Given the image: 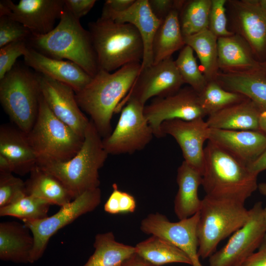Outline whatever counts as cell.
I'll list each match as a JSON object with an SVG mask.
<instances>
[{
    "mask_svg": "<svg viewBox=\"0 0 266 266\" xmlns=\"http://www.w3.org/2000/svg\"><path fill=\"white\" fill-rule=\"evenodd\" d=\"M141 67V62H135L113 73L99 69L84 89L75 93L78 105L90 115L101 137L111 133L112 115L132 88Z\"/></svg>",
    "mask_w": 266,
    "mask_h": 266,
    "instance_id": "6da1fadb",
    "label": "cell"
},
{
    "mask_svg": "<svg viewBox=\"0 0 266 266\" xmlns=\"http://www.w3.org/2000/svg\"><path fill=\"white\" fill-rule=\"evenodd\" d=\"M27 43L47 57L75 63L92 77L100 69L89 31L65 5L57 26L45 34H32Z\"/></svg>",
    "mask_w": 266,
    "mask_h": 266,
    "instance_id": "7a4b0ae2",
    "label": "cell"
},
{
    "mask_svg": "<svg viewBox=\"0 0 266 266\" xmlns=\"http://www.w3.org/2000/svg\"><path fill=\"white\" fill-rule=\"evenodd\" d=\"M108 155L101 136L90 120L81 148L74 156L64 161L38 159L36 166L57 177L73 200L85 191L99 187V170Z\"/></svg>",
    "mask_w": 266,
    "mask_h": 266,
    "instance_id": "3957f363",
    "label": "cell"
},
{
    "mask_svg": "<svg viewBox=\"0 0 266 266\" xmlns=\"http://www.w3.org/2000/svg\"><path fill=\"white\" fill-rule=\"evenodd\" d=\"M258 175L216 144L204 147L202 183L205 196L244 203L258 189Z\"/></svg>",
    "mask_w": 266,
    "mask_h": 266,
    "instance_id": "277c9868",
    "label": "cell"
},
{
    "mask_svg": "<svg viewBox=\"0 0 266 266\" xmlns=\"http://www.w3.org/2000/svg\"><path fill=\"white\" fill-rule=\"evenodd\" d=\"M88 27L100 69L110 72L142 62L143 42L133 25L100 17L89 23Z\"/></svg>",
    "mask_w": 266,
    "mask_h": 266,
    "instance_id": "5b68a950",
    "label": "cell"
},
{
    "mask_svg": "<svg viewBox=\"0 0 266 266\" xmlns=\"http://www.w3.org/2000/svg\"><path fill=\"white\" fill-rule=\"evenodd\" d=\"M244 204L205 196L202 200L197 227L200 258H209L221 241L245 224L249 211Z\"/></svg>",
    "mask_w": 266,
    "mask_h": 266,
    "instance_id": "8992f818",
    "label": "cell"
},
{
    "mask_svg": "<svg viewBox=\"0 0 266 266\" xmlns=\"http://www.w3.org/2000/svg\"><path fill=\"white\" fill-rule=\"evenodd\" d=\"M41 91L37 73L14 66L0 79V101L17 128L28 134L36 119Z\"/></svg>",
    "mask_w": 266,
    "mask_h": 266,
    "instance_id": "52a82bcc",
    "label": "cell"
},
{
    "mask_svg": "<svg viewBox=\"0 0 266 266\" xmlns=\"http://www.w3.org/2000/svg\"><path fill=\"white\" fill-rule=\"evenodd\" d=\"M27 135L38 159L62 161L74 156L84 139L53 114L41 93L36 119Z\"/></svg>",
    "mask_w": 266,
    "mask_h": 266,
    "instance_id": "ba28073f",
    "label": "cell"
},
{
    "mask_svg": "<svg viewBox=\"0 0 266 266\" xmlns=\"http://www.w3.org/2000/svg\"><path fill=\"white\" fill-rule=\"evenodd\" d=\"M145 105L133 99L126 101L114 130L102 139L108 154H132L150 142L154 135L144 114Z\"/></svg>",
    "mask_w": 266,
    "mask_h": 266,
    "instance_id": "9c48e42d",
    "label": "cell"
},
{
    "mask_svg": "<svg viewBox=\"0 0 266 266\" xmlns=\"http://www.w3.org/2000/svg\"><path fill=\"white\" fill-rule=\"evenodd\" d=\"M101 199V193L99 187L89 190L61 206L57 213L51 216L24 222L34 239L30 263L35 262L42 256L53 235L79 217L94 210L100 203Z\"/></svg>",
    "mask_w": 266,
    "mask_h": 266,
    "instance_id": "30bf717a",
    "label": "cell"
},
{
    "mask_svg": "<svg viewBox=\"0 0 266 266\" xmlns=\"http://www.w3.org/2000/svg\"><path fill=\"white\" fill-rule=\"evenodd\" d=\"M229 30L241 37L249 45L255 58L266 61V12L258 0H227Z\"/></svg>",
    "mask_w": 266,
    "mask_h": 266,
    "instance_id": "8fae6325",
    "label": "cell"
},
{
    "mask_svg": "<svg viewBox=\"0 0 266 266\" xmlns=\"http://www.w3.org/2000/svg\"><path fill=\"white\" fill-rule=\"evenodd\" d=\"M262 202L255 203L245 224L235 232L226 244L209 257V266H233L256 251L266 233Z\"/></svg>",
    "mask_w": 266,
    "mask_h": 266,
    "instance_id": "7c38bea8",
    "label": "cell"
},
{
    "mask_svg": "<svg viewBox=\"0 0 266 266\" xmlns=\"http://www.w3.org/2000/svg\"><path fill=\"white\" fill-rule=\"evenodd\" d=\"M183 84L172 57L141 68L132 88L115 112L121 111L129 99H133L145 104L151 98L166 97L175 93Z\"/></svg>",
    "mask_w": 266,
    "mask_h": 266,
    "instance_id": "4fadbf2b",
    "label": "cell"
},
{
    "mask_svg": "<svg viewBox=\"0 0 266 266\" xmlns=\"http://www.w3.org/2000/svg\"><path fill=\"white\" fill-rule=\"evenodd\" d=\"M144 114L157 137H163L161 127L166 121H192L206 116L200 104L198 94L190 86L166 97L155 98L148 105H145Z\"/></svg>",
    "mask_w": 266,
    "mask_h": 266,
    "instance_id": "5bb4252c",
    "label": "cell"
},
{
    "mask_svg": "<svg viewBox=\"0 0 266 266\" xmlns=\"http://www.w3.org/2000/svg\"><path fill=\"white\" fill-rule=\"evenodd\" d=\"M199 212L176 222H170L166 216L151 213L140 223L144 233L160 237L183 251L190 259L192 266H203L198 255L197 227Z\"/></svg>",
    "mask_w": 266,
    "mask_h": 266,
    "instance_id": "9a60e30c",
    "label": "cell"
},
{
    "mask_svg": "<svg viewBox=\"0 0 266 266\" xmlns=\"http://www.w3.org/2000/svg\"><path fill=\"white\" fill-rule=\"evenodd\" d=\"M65 0H11L0 1V16H6L20 23L34 34L43 35L51 31L60 19Z\"/></svg>",
    "mask_w": 266,
    "mask_h": 266,
    "instance_id": "2e32d148",
    "label": "cell"
},
{
    "mask_svg": "<svg viewBox=\"0 0 266 266\" xmlns=\"http://www.w3.org/2000/svg\"><path fill=\"white\" fill-rule=\"evenodd\" d=\"M41 95L53 114L84 138L90 120L82 112L69 86L37 73Z\"/></svg>",
    "mask_w": 266,
    "mask_h": 266,
    "instance_id": "e0dca14e",
    "label": "cell"
},
{
    "mask_svg": "<svg viewBox=\"0 0 266 266\" xmlns=\"http://www.w3.org/2000/svg\"><path fill=\"white\" fill-rule=\"evenodd\" d=\"M163 137L172 136L179 145L185 161L202 174L205 140L209 138L210 128L203 118L192 121L167 120L161 127Z\"/></svg>",
    "mask_w": 266,
    "mask_h": 266,
    "instance_id": "ac0fdd59",
    "label": "cell"
},
{
    "mask_svg": "<svg viewBox=\"0 0 266 266\" xmlns=\"http://www.w3.org/2000/svg\"><path fill=\"white\" fill-rule=\"evenodd\" d=\"M208 140L247 166L266 149V135L260 131L210 128Z\"/></svg>",
    "mask_w": 266,
    "mask_h": 266,
    "instance_id": "d6986e66",
    "label": "cell"
},
{
    "mask_svg": "<svg viewBox=\"0 0 266 266\" xmlns=\"http://www.w3.org/2000/svg\"><path fill=\"white\" fill-rule=\"evenodd\" d=\"M24 59L25 64L37 73L69 86L75 93L84 89L93 78L75 63L47 57L29 46Z\"/></svg>",
    "mask_w": 266,
    "mask_h": 266,
    "instance_id": "ffe728a7",
    "label": "cell"
},
{
    "mask_svg": "<svg viewBox=\"0 0 266 266\" xmlns=\"http://www.w3.org/2000/svg\"><path fill=\"white\" fill-rule=\"evenodd\" d=\"M100 17L133 25L140 33L143 42L144 54L141 68L153 64V40L162 21L152 12L148 0H135L129 8L122 12L103 8Z\"/></svg>",
    "mask_w": 266,
    "mask_h": 266,
    "instance_id": "44dd1931",
    "label": "cell"
},
{
    "mask_svg": "<svg viewBox=\"0 0 266 266\" xmlns=\"http://www.w3.org/2000/svg\"><path fill=\"white\" fill-rule=\"evenodd\" d=\"M0 155L8 160L12 172L19 175L30 172L38 160L27 134L6 124L0 127Z\"/></svg>",
    "mask_w": 266,
    "mask_h": 266,
    "instance_id": "7402d4cb",
    "label": "cell"
},
{
    "mask_svg": "<svg viewBox=\"0 0 266 266\" xmlns=\"http://www.w3.org/2000/svg\"><path fill=\"white\" fill-rule=\"evenodd\" d=\"M219 71L241 72L262 68L248 43L236 34L218 38Z\"/></svg>",
    "mask_w": 266,
    "mask_h": 266,
    "instance_id": "603a6c76",
    "label": "cell"
},
{
    "mask_svg": "<svg viewBox=\"0 0 266 266\" xmlns=\"http://www.w3.org/2000/svg\"><path fill=\"white\" fill-rule=\"evenodd\" d=\"M262 109L247 98L208 116L210 128L234 131H260L259 118Z\"/></svg>",
    "mask_w": 266,
    "mask_h": 266,
    "instance_id": "cb8c5ba5",
    "label": "cell"
},
{
    "mask_svg": "<svg viewBox=\"0 0 266 266\" xmlns=\"http://www.w3.org/2000/svg\"><path fill=\"white\" fill-rule=\"evenodd\" d=\"M178 190L174 201V210L178 219L189 218L200 211L202 200L198 189L202 183L201 173L183 161L177 169Z\"/></svg>",
    "mask_w": 266,
    "mask_h": 266,
    "instance_id": "d4e9b609",
    "label": "cell"
},
{
    "mask_svg": "<svg viewBox=\"0 0 266 266\" xmlns=\"http://www.w3.org/2000/svg\"><path fill=\"white\" fill-rule=\"evenodd\" d=\"M24 225L18 222L0 224V259L16 263H30L34 245L33 234Z\"/></svg>",
    "mask_w": 266,
    "mask_h": 266,
    "instance_id": "484cf974",
    "label": "cell"
},
{
    "mask_svg": "<svg viewBox=\"0 0 266 266\" xmlns=\"http://www.w3.org/2000/svg\"><path fill=\"white\" fill-rule=\"evenodd\" d=\"M215 81L225 89L241 94L266 110V76L262 68L241 72L220 71Z\"/></svg>",
    "mask_w": 266,
    "mask_h": 266,
    "instance_id": "4316f807",
    "label": "cell"
},
{
    "mask_svg": "<svg viewBox=\"0 0 266 266\" xmlns=\"http://www.w3.org/2000/svg\"><path fill=\"white\" fill-rule=\"evenodd\" d=\"M177 8L173 9L161 22L152 43L153 64L171 57L185 45L178 17Z\"/></svg>",
    "mask_w": 266,
    "mask_h": 266,
    "instance_id": "83f0119b",
    "label": "cell"
},
{
    "mask_svg": "<svg viewBox=\"0 0 266 266\" xmlns=\"http://www.w3.org/2000/svg\"><path fill=\"white\" fill-rule=\"evenodd\" d=\"M30 173V176L25 182L27 195L61 207L73 200L66 188L53 175L37 166Z\"/></svg>",
    "mask_w": 266,
    "mask_h": 266,
    "instance_id": "f1b7e54d",
    "label": "cell"
},
{
    "mask_svg": "<svg viewBox=\"0 0 266 266\" xmlns=\"http://www.w3.org/2000/svg\"><path fill=\"white\" fill-rule=\"evenodd\" d=\"M95 251L83 266H120L135 254V246L119 242L112 232L95 236Z\"/></svg>",
    "mask_w": 266,
    "mask_h": 266,
    "instance_id": "f546056e",
    "label": "cell"
},
{
    "mask_svg": "<svg viewBox=\"0 0 266 266\" xmlns=\"http://www.w3.org/2000/svg\"><path fill=\"white\" fill-rule=\"evenodd\" d=\"M135 248L136 254L157 266L171 263L192 265L189 257L183 251L157 236L152 235L137 243Z\"/></svg>",
    "mask_w": 266,
    "mask_h": 266,
    "instance_id": "4dcf8cb0",
    "label": "cell"
},
{
    "mask_svg": "<svg viewBox=\"0 0 266 266\" xmlns=\"http://www.w3.org/2000/svg\"><path fill=\"white\" fill-rule=\"evenodd\" d=\"M185 45L197 54L201 71L208 81L215 80L219 71L218 64V37L208 29L184 37Z\"/></svg>",
    "mask_w": 266,
    "mask_h": 266,
    "instance_id": "1f68e13d",
    "label": "cell"
},
{
    "mask_svg": "<svg viewBox=\"0 0 266 266\" xmlns=\"http://www.w3.org/2000/svg\"><path fill=\"white\" fill-rule=\"evenodd\" d=\"M211 0H183L178 17L183 36L208 29Z\"/></svg>",
    "mask_w": 266,
    "mask_h": 266,
    "instance_id": "d6a6232c",
    "label": "cell"
},
{
    "mask_svg": "<svg viewBox=\"0 0 266 266\" xmlns=\"http://www.w3.org/2000/svg\"><path fill=\"white\" fill-rule=\"evenodd\" d=\"M198 95L201 106L208 116L247 99L225 89L215 80L208 81Z\"/></svg>",
    "mask_w": 266,
    "mask_h": 266,
    "instance_id": "836d02e7",
    "label": "cell"
},
{
    "mask_svg": "<svg viewBox=\"0 0 266 266\" xmlns=\"http://www.w3.org/2000/svg\"><path fill=\"white\" fill-rule=\"evenodd\" d=\"M46 200L26 195L14 202L0 208V216H12L24 222L34 221L48 217L50 206Z\"/></svg>",
    "mask_w": 266,
    "mask_h": 266,
    "instance_id": "e575fe53",
    "label": "cell"
},
{
    "mask_svg": "<svg viewBox=\"0 0 266 266\" xmlns=\"http://www.w3.org/2000/svg\"><path fill=\"white\" fill-rule=\"evenodd\" d=\"M174 62L184 83L199 94L208 81L197 64L193 50L185 45Z\"/></svg>",
    "mask_w": 266,
    "mask_h": 266,
    "instance_id": "d590c367",
    "label": "cell"
},
{
    "mask_svg": "<svg viewBox=\"0 0 266 266\" xmlns=\"http://www.w3.org/2000/svg\"><path fill=\"white\" fill-rule=\"evenodd\" d=\"M27 195L26 185L11 172H0V208L14 202Z\"/></svg>",
    "mask_w": 266,
    "mask_h": 266,
    "instance_id": "8d00e7d4",
    "label": "cell"
},
{
    "mask_svg": "<svg viewBox=\"0 0 266 266\" xmlns=\"http://www.w3.org/2000/svg\"><path fill=\"white\" fill-rule=\"evenodd\" d=\"M31 35L20 23L6 16H0V48L16 41L28 42Z\"/></svg>",
    "mask_w": 266,
    "mask_h": 266,
    "instance_id": "74e56055",
    "label": "cell"
},
{
    "mask_svg": "<svg viewBox=\"0 0 266 266\" xmlns=\"http://www.w3.org/2000/svg\"><path fill=\"white\" fill-rule=\"evenodd\" d=\"M104 205V211L111 214L133 213L136 207V200L132 195L120 190L116 184Z\"/></svg>",
    "mask_w": 266,
    "mask_h": 266,
    "instance_id": "f35d334b",
    "label": "cell"
},
{
    "mask_svg": "<svg viewBox=\"0 0 266 266\" xmlns=\"http://www.w3.org/2000/svg\"><path fill=\"white\" fill-rule=\"evenodd\" d=\"M227 0H211L208 29L218 38L231 35L228 27Z\"/></svg>",
    "mask_w": 266,
    "mask_h": 266,
    "instance_id": "ab89813d",
    "label": "cell"
},
{
    "mask_svg": "<svg viewBox=\"0 0 266 266\" xmlns=\"http://www.w3.org/2000/svg\"><path fill=\"white\" fill-rule=\"evenodd\" d=\"M28 47L27 41H18L0 48V79L12 69L18 57L25 55Z\"/></svg>",
    "mask_w": 266,
    "mask_h": 266,
    "instance_id": "60d3db41",
    "label": "cell"
},
{
    "mask_svg": "<svg viewBox=\"0 0 266 266\" xmlns=\"http://www.w3.org/2000/svg\"><path fill=\"white\" fill-rule=\"evenodd\" d=\"M148 1L153 14L162 21L173 9H179L183 0H148Z\"/></svg>",
    "mask_w": 266,
    "mask_h": 266,
    "instance_id": "b9f144b4",
    "label": "cell"
},
{
    "mask_svg": "<svg viewBox=\"0 0 266 266\" xmlns=\"http://www.w3.org/2000/svg\"><path fill=\"white\" fill-rule=\"evenodd\" d=\"M95 0H65V5L76 19L87 14L95 5Z\"/></svg>",
    "mask_w": 266,
    "mask_h": 266,
    "instance_id": "7bdbcfd3",
    "label": "cell"
},
{
    "mask_svg": "<svg viewBox=\"0 0 266 266\" xmlns=\"http://www.w3.org/2000/svg\"><path fill=\"white\" fill-rule=\"evenodd\" d=\"M244 266H266V233L257 251L244 261Z\"/></svg>",
    "mask_w": 266,
    "mask_h": 266,
    "instance_id": "ee69618b",
    "label": "cell"
},
{
    "mask_svg": "<svg viewBox=\"0 0 266 266\" xmlns=\"http://www.w3.org/2000/svg\"><path fill=\"white\" fill-rule=\"evenodd\" d=\"M135 0H107L103 8L115 12H122L129 8Z\"/></svg>",
    "mask_w": 266,
    "mask_h": 266,
    "instance_id": "f6af8a7d",
    "label": "cell"
},
{
    "mask_svg": "<svg viewBox=\"0 0 266 266\" xmlns=\"http://www.w3.org/2000/svg\"><path fill=\"white\" fill-rule=\"evenodd\" d=\"M247 168L250 172L257 175L266 170V149L257 159L247 166Z\"/></svg>",
    "mask_w": 266,
    "mask_h": 266,
    "instance_id": "bcb514c9",
    "label": "cell"
},
{
    "mask_svg": "<svg viewBox=\"0 0 266 266\" xmlns=\"http://www.w3.org/2000/svg\"><path fill=\"white\" fill-rule=\"evenodd\" d=\"M120 266H157L148 262L136 253L126 260Z\"/></svg>",
    "mask_w": 266,
    "mask_h": 266,
    "instance_id": "7dc6e473",
    "label": "cell"
},
{
    "mask_svg": "<svg viewBox=\"0 0 266 266\" xmlns=\"http://www.w3.org/2000/svg\"><path fill=\"white\" fill-rule=\"evenodd\" d=\"M0 172L12 173L11 166L8 160L0 155Z\"/></svg>",
    "mask_w": 266,
    "mask_h": 266,
    "instance_id": "c3c4849f",
    "label": "cell"
},
{
    "mask_svg": "<svg viewBox=\"0 0 266 266\" xmlns=\"http://www.w3.org/2000/svg\"><path fill=\"white\" fill-rule=\"evenodd\" d=\"M259 130L266 135V110H262L260 114Z\"/></svg>",
    "mask_w": 266,
    "mask_h": 266,
    "instance_id": "681fc988",
    "label": "cell"
},
{
    "mask_svg": "<svg viewBox=\"0 0 266 266\" xmlns=\"http://www.w3.org/2000/svg\"><path fill=\"white\" fill-rule=\"evenodd\" d=\"M258 190L261 194L266 196V182L258 184Z\"/></svg>",
    "mask_w": 266,
    "mask_h": 266,
    "instance_id": "f907efd6",
    "label": "cell"
},
{
    "mask_svg": "<svg viewBox=\"0 0 266 266\" xmlns=\"http://www.w3.org/2000/svg\"><path fill=\"white\" fill-rule=\"evenodd\" d=\"M258 3L261 8L266 12V0H258Z\"/></svg>",
    "mask_w": 266,
    "mask_h": 266,
    "instance_id": "816d5d0a",
    "label": "cell"
},
{
    "mask_svg": "<svg viewBox=\"0 0 266 266\" xmlns=\"http://www.w3.org/2000/svg\"><path fill=\"white\" fill-rule=\"evenodd\" d=\"M261 63L262 69L266 76V61Z\"/></svg>",
    "mask_w": 266,
    "mask_h": 266,
    "instance_id": "f5cc1de1",
    "label": "cell"
},
{
    "mask_svg": "<svg viewBox=\"0 0 266 266\" xmlns=\"http://www.w3.org/2000/svg\"><path fill=\"white\" fill-rule=\"evenodd\" d=\"M233 266H244V261L240 262Z\"/></svg>",
    "mask_w": 266,
    "mask_h": 266,
    "instance_id": "db71d44e",
    "label": "cell"
},
{
    "mask_svg": "<svg viewBox=\"0 0 266 266\" xmlns=\"http://www.w3.org/2000/svg\"><path fill=\"white\" fill-rule=\"evenodd\" d=\"M264 217L266 222V206L264 208Z\"/></svg>",
    "mask_w": 266,
    "mask_h": 266,
    "instance_id": "11a10c76",
    "label": "cell"
}]
</instances>
